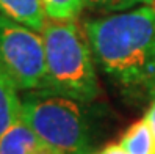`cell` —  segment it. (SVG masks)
<instances>
[{"instance_id": "6da1fadb", "label": "cell", "mask_w": 155, "mask_h": 154, "mask_svg": "<svg viewBox=\"0 0 155 154\" xmlns=\"http://www.w3.org/2000/svg\"><path fill=\"white\" fill-rule=\"evenodd\" d=\"M94 60L127 98H155V5L85 22Z\"/></svg>"}, {"instance_id": "7a4b0ae2", "label": "cell", "mask_w": 155, "mask_h": 154, "mask_svg": "<svg viewBox=\"0 0 155 154\" xmlns=\"http://www.w3.org/2000/svg\"><path fill=\"white\" fill-rule=\"evenodd\" d=\"M42 32L50 94L89 104L99 96V80L85 29L74 21H45Z\"/></svg>"}, {"instance_id": "3957f363", "label": "cell", "mask_w": 155, "mask_h": 154, "mask_svg": "<svg viewBox=\"0 0 155 154\" xmlns=\"http://www.w3.org/2000/svg\"><path fill=\"white\" fill-rule=\"evenodd\" d=\"M21 120L63 154H91V131L81 104L60 94L30 91Z\"/></svg>"}, {"instance_id": "277c9868", "label": "cell", "mask_w": 155, "mask_h": 154, "mask_svg": "<svg viewBox=\"0 0 155 154\" xmlns=\"http://www.w3.org/2000/svg\"><path fill=\"white\" fill-rule=\"evenodd\" d=\"M0 71L24 91H47L42 35L0 14Z\"/></svg>"}, {"instance_id": "5b68a950", "label": "cell", "mask_w": 155, "mask_h": 154, "mask_svg": "<svg viewBox=\"0 0 155 154\" xmlns=\"http://www.w3.org/2000/svg\"><path fill=\"white\" fill-rule=\"evenodd\" d=\"M0 154H63L19 120L0 137Z\"/></svg>"}, {"instance_id": "8992f818", "label": "cell", "mask_w": 155, "mask_h": 154, "mask_svg": "<svg viewBox=\"0 0 155 154\" xmlns=\"http://www.w3.org/2000/svg\"><path fill=\"white\" fill-rule=\"evenodd\" d=\"M0 14L38 32L45 24V11L41 0H0Z\"/></svg>"}, {"instance_id": "52a82bcc", "label": "cell", "mask_w": 155, "mask_h": 154, "mask_svg": "<svg viewBox=\"0 0 155 154\" xmlns=\"http://www.w3.org/2000/svg\"><path fill=\"white\" fill-rule=\"evenodd\" d=\"M14 82L0 71V137L21 120L22 98Z\"/></svg>"}, {"instance_id": "ba28073f", "label": "cell", "mask_w": 155, "mask_h": 154, "mask_svg": "<svg viewBox=\"0 0 155 154\" xmlns=\"http://www.w3.org/2000/svg\"><path fill=\"white\" fill-rule=\"evenodd\" d=\"M119 145L129 154H155V139L144 118L125 131Z\"/></svg>"}, {"instance_id": "9c48e42d", "label": "cell", "mask_w": 155, "mask_h": 154, "mask_svg": "<svg viewBox=\"0 0 155 154\" xmlns=\"http://www.w3.org/2000/svg\"><path fill=\"white\" fill-rule=\"evenodd\" d=\"M45 16L53 21H74L81 13L85 0H41Z\"/></svg>"}, {"instance_id": "30bf717a", "label": "cell", "mask_w": 155, "mask_h": 154, "mask_svg": "<svg viewBox=\"0 0 155 154\" xmlns=\"http://www.w3.org/2000/svg\"><path fill=\"white\" fill-rule=\"evenodd\" d=\"M136 5H155V0H85V6L100 13H121Z\"/></svg>"}, {"instance_id": "8fae6325", "label": "cell", "mask_w": 155, "mask_h": 154, "mask_svg": "<svg viewBox=\"0 0 155 154\" xmlns=\"http://www.w3.org/2000/svg\"><path fill=\"white\" fill-rule=\"evenodd\" d=\"M96 154H129V152L117 143V145H108V146H105L102 151H99Z\"/></svg>"}, {"instance_id": "7c38bea8", "label": "cell", "mask_w": 155, "mask_h": 154, "mask_svg": "<svg viewBox=\"0 0 155 154\" xmlns=\"http://www.w3.org/2000/svg\"><path fill=\"white\" fill-rule=\"evenodd\" d=\"M144 120L147 121L149 128H150V131H152V134H153V139H155V101H153V104L150 105V108L147 110V113H146Z\"/></svg>"}]
</instances>
